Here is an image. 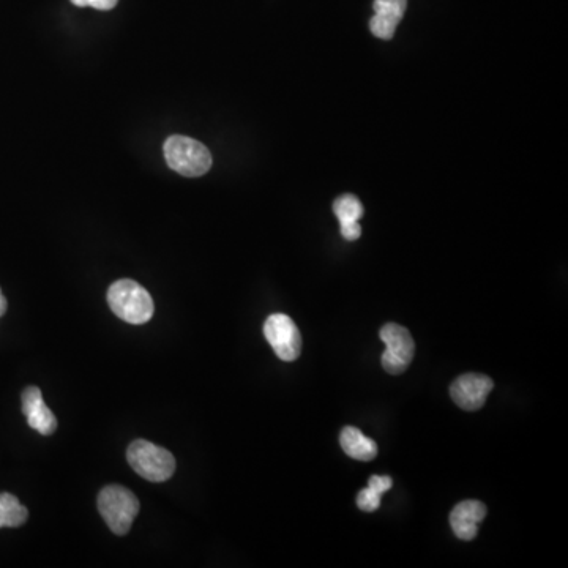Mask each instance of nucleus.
Returning a JSON list of instances; mask_svg holds the SVG:
<instances>
[{"label": "nucleus", "mask_w": 568, "mask_h": 568, "mask_svg": "<svg viewBox=\"0 0 568 568\" xmlns=\"http://www.w3.org/2000/svg\"><path fill=\"white\" fill-rule=\"evenodd\" d=\"M493 387V379L485 374L468 373L453 381L450 385V395L456 406H460L464 411H479Z\"/></svg>", "instance_id": "nucleus-7"}, {"label": "nucleus", "mask_w": 568, "mask_h": 568, "mask_svg": "<svg viewBox=\"0 0 568 568\" xmlns=\"http://www.w3.org/2000/svg\"><path fill=\"white\" fill-rule=\"evenodd\" d=\"M165 158L172 171L184 177H201L212 168V155L202 142L188 136L174 135L166 139Z\"/></svg>", "instance_id": "nucleus-2"}, {"label": "nucleus", "mask_w": 568, "mask_h": 568, "mask_svg": "<svg viewBox=\"0 0 568 568\" xmlns=\"http://www.w3.org/2000/svg\"><path fill=\"white\" fill-rule=\"evenodd\" d=\"M381 340L385 343L382 367L387 373L401 374L408 370L414 359L415 343L411 332L398 324H385L381 329Z\"/></svg>", "instance_id": "nucleus-5"}, {"label": "nucleus", "mask_w": 568, "mask_h": 568, "mask_svg": "<svg viewBox=\"0 0 568 568\" xmlns=\"http://www.w3.org/2000/svg\"><path fill=\"white\" fill-rule=\"evenodd\" d=\"M264 335L275 354L284 362H294L302 351V337L296 322L286 314H272L264 324Z\"/></svg>", "instance_id": "nucleus-6"}, {"label": "nucleus", "mask_w": 568, "mask_h": 568, "mask_svg": "<svg viewBox=\"0 0 568 568\" xmlns=\"http://www.w3.org/2000/svg\"><path fill=\"white\" fill-rule=\"evenodd\" d=\"M98 510L114 534L125 535L138 516V497L125 486H105L98 494Z\"/></svg>", "instance_id": "nucleus-4"}, {"label": "nucleus", "mask_w": 568, "mask_h": 568, "mask_svg": "<svg viewBox=\"0 0 568 568\" xmlns=\"http://www.w3.org/2000/svg\"><path fill=\"white\" fill-rule=\"evenodd\" d=\"M392 485V479L387 477V475H384V477H381V475H373L370 482H368V486H370L371 490L379 494H384L385 491H389Z\"/></svg>", "instance_id": "nucleus-16"}, {"label": "nucleus", "mask_w": 568, "mask_h": 568, "mask_svg": "<svg viewBox=\"0 0 568 568\" xmlns=\"http://www.w3.org/2000/svg\"><path fill=\"white\" fill-rule=\"evenodd\" d=\"M108 303L117 318L135 326L146 324L154 316V300L147 289L133 280H119L111 284Z\"/></svg>", "instance_id": "nucleus-1"}, {"label": "nucleus", "mask_w": 568, "mask_h": 568, "mask_svg": "<svg viewBox=\"0 0 568 568\" xmlns=\"http://www.w3.org/2000/svg\"><path fill=\"white\" fill-rule=\"evenodd\" d=\"M373 7L376 15L370 21L371 34L381 40H390L403 19L408 0H374Z\"/></svg>", "instance_id": "nucleus-10"}, {"label": "nucleus", "mask_w": 568, "mask_h": 568, "mask_svg": "<svg viewBox=\"0 0 568 568\" xmlns=\"http://www.w3.org/2000/svg\"><path fill=\"white\" fill-rule=\"evenodd\" d=\"M5 311H7V300H5L4 294L0 291V316H4Z\"/></svg>", "instance_id": "nucleus-17"}, {"label": "nucleus", "mask_w": 568, "mask_h": 568, "mask_svg": "<svg viewBox=\"0 0 568 568\" xmlns=\"http://www.w3.org/2000/svg\"><path fill=\"white\" fill-rule=\"evenodd\" d=\"M29 518V510L13 494L0 493V527H19Z\"/></svg>", "instance_id": "nucleus-13"}, {"label": "nucleus", "mask_w": 568, "mask_h": 568, "mask_svg": "<svg viewBox=\"0 0 568 568\" xmlns=\"http://www.w3.org/2000/svg\"><path fill=\"white\" fill-rule=\"evenodd\" d=\"M341 449L357 461H371L378 455V445L354 426H346L340 434Z\"/></svg>", "instance_id": "nucleus-12"}, {"label": "nucleus", "mask_w": 568, "mask_h": 568, "mask_svg": "<svg viewBox=\"0 0 568 568\" xmlns=\"http://www.w3.org/2000/svg\"><path fill=\"white\" fill-rule=\"evenodd\" d=\"M485 504L480 501H463L456 505L450 513V524L456 537L464 542H471L477 537L479 524L485 520Z\"/></svg>", "instance_id": "nucleus-9"}, {"label": "nucleus", "mask_w": 568, "mask_h": 568, "mask_svg": "<svg viewBox=\"0 0 568 568\" xmlns=\"http://www.w3.org/2000/svg\"><path fill=\"white\" fill-rule=\"evenodd\" d=\"M127 460L136 474L149 482H166L176 472L174 455L144 439H138L128 447Z\"/></svg>", "instance_id": "nucleus-3"}, {"label": "nucleus", "mask_w": 568, "mask_h": 568, "mask_svg": "<svg viewBox=\"0 0 568 568\" xmlns=\"http://www.w3.org/2000/svg\"><path fill=\"white\" fill-rule=\"evenodd\" d=\"M381 496L382 494L376 493L368 486L357 496V507L363 512H376L381 507Z\"/></svg>", "instance_id": "nucleus-14"}, {"label": "nucleus", "mask_w": 568, "mask_h": 568, "mask_svg": "<svg viewBox=\"0 0 568 568\" xmlns=\"http://www.w3.org/2000/svg\"><path fill=\"white\" fill-rule=\"evenodd\" d=\"M119 0H71V4L76 7H92L101 12H108L116 7Z\"/></svg>", "instance_id": "nucleus-15"}, {"label": "nucleus", "mask_w": 568, "mask_h": 568, "mask_svg": "<svg viewBox=\"0 0 568 568\" xmlns=\"http://www.w3.org/2000/svg\"><path fill=\"white\" fill-rule=\"evenodd\" d=\"M333 212L340 221L341 236L351 242L360 239L362 228H360L359 220L363 215L362 202L354 195L340 196L337 201L333 202Z\"/></svg>", "instance_id": "nucleus-11"}, {"label": "nucleus", "mask_w": 568, "mask_h": 568, "mask_svg": "<svg viewBox=\"0 0 568 568\" xmlns=\"http://www.w3.org/2000/svg\"><path fill=\"white\" fill-rule=\"evenodd\" d=\"M23 412L30 428L43 436H49L57 430L56 415L46 406L42 390L34 385L23 392Z\"/></svg>", "instance_id": "nucleus-8"}]
</instances>
